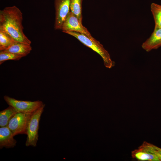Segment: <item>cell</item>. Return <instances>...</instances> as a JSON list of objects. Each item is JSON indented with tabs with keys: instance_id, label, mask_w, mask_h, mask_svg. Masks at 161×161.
<instances>
[{
	"instance_id": "30bf717a",
	"label": "cell",
	"mask_w": 161,
	"mask_h": 161,
	"mask_svg": "<svg viewBox=\"0 0 161 161\" xmlns=\"http://www.w3.org/2000/svg\"><path fill=\"white\" fill-rule=\"evenodd\" d=\"M32 49L30 45L15 41L3 51H7L25 57L30 53Z\"/></svg>"
},
{
	"instance_id": "ba28073f",
	"label": "cell",
	"mask_w": 161,
	"mask_h": 161,
	"mask_svg": "<svg viewBox=\"0 0 161 161\" xmlns=\"http://www.w3.org/2000/svg\"><path fill=\"white\" fill-rule=\"evenodd\" d=\"M142 48L149 52L161 47V28L154 27L150 37L142 45Z\"/></svg>"
},
{
	"instance_id": "9a60e30c",
	"label": "cell",
	"mask_w": 161,
	"mask_h": 161,
	"mask_svg": "<svg viewBox=\"0 0 161 161\" xmlns=\"http://www.w3.org/2000/svg\"><path fill=\"white\" fill-rule=\"evenodd\" d=\"M151 10L154 21V27L161 28V5L152 3Z\"/></svg>"
},
{
	"instance_id": "e0dca14e",
	"label": "cell",
	"mask_w": 161,
	"mask_h": 161,
	"mask_svg": "<svg viewBox=\"0 0 161 161\" xmlns=\"http://www.w3.org/2000/svg\"><path fill=\"white\" fill-rule=\"evenodd\" d=\"M23 57L20 55L4 51L0 52V64H1L6 61L13 60L18 61Z\"/></svg>"
},
{
	"instance_id": "52a82bcc",
	"label": "cell",
	"mask_w": 161,
	"mask_h": 161,
	"mask_svg": "<svg viewBox=\"0 0 161 161\" xmlns=\"http://www.w3.org/2000/svg\"><path fill=\"white\" fill-rule=\"evenodd\" d=\"M61 30L63 32H75L92 37L87 29L80 22L77 17L70 11L62 25Z\"/></svg>"
},
{
	"instance_id": "6da1fadb",
	"label": "cell",
	"mask_w": 161,
	"mask_h": 161,
	"mask_svg": "<svg viewBox=\"0 0 161 161\" xmlns=\"http://www.w3.org/2000/svg\"><path fill=\"white\" fill-rule=\"evenodd\" d=\"M22 13L15 6L7 7L0 11V30L16 41L30 45L31 41L23 32Z\"/></svg>"
},
{
	"instance_id": "5b68a950",
	"label": "cell",
	"mask_w": 161,
	"mask_h": 161,
	"mask_svg": "<svg viewBox=\"0 0 161 161\" xmlns=\"http://www.w3.org/2000/svg\"><path fill=\"white\" fill-rule=\"evenodd\" d=\"M4 99L9 106L14 107L18 112L33 113L43 104L39 100L33 101L18 100L7 95L4 96Z\"/></svg>"
},
{
	"instance_id": "5bb4252c",
	"label": "cell",
	"mask_w": 161,
	"mask_h": 161,
	"mask_svg": "<svg viewBox=\"0 0 161 161\" xmlns=\"http://www.w3.org/2000/svg\"><path fill=\"white\" fill-rule=\"evenodd\" d=\"M16 41L4 31L0 30V51H3Z\"/></svg>"
},
{
	"instance_id": "8fae6325",
	"label": "cell",
	"mask_w": 161,
	"mask_h": 161,
	"mask_svg": "<svg viewBox=\"0 0 161 161\" xmlns=\"http://www.w3.org/2000/svg\"><path fill=\"white\" fill-rule=\"evenodd\" d=\"M131 155L133 158L141 161H160L158 157L156 155L149 153L143 149L138 148L132 151Z\"/></svg>"
},
{
	"instance_id": "277c9868",
	"label": "cell",
	"mask_w": 161,
	"mask_h": 161,
	"mask_svg": "<svg viewBox=\"0 0 161 161\" xmlns=\"http://www.w3.org/2000/svg\"><path fill=\"white\" fill-rule=\"evenodd\" d=\"M32 114L18 112L10 119L7 126L14 136L27 134L28 124Z\"/></svg>"
},
{
	"instance_id": "8992f818",
	"label": "cell",
	"mask_w": 161,
	"mask_h": 161,
	"mask_svg": "<svg viewBox=\"0 0 161 161\" xmlns=\"http://www.w3.org/2000/svg\"><path fill=\"white\" fill-rule=\"evenodd\" d=\"M71 0H55V19L54 28L61 30L62 25L70 11Z\"/></svg>"
},
{
	"instance_id": "4fadbf2b",
	"label": "cell",
	"mask_w": 161,
	"mask_h": 161,
	"mask_svg": "<svg viewBox=\"0 0 161 161\" xmlns=\"http://www.w3.org/2000/svg\"><path fill=\"white\" fill-rule=\"evenodd\" d=\"M83 0H71L70 11L77 17L82 24V3Z\"/></svg>"
},
{
	"instance_id": "2e32d148",
	"label": "cell",
	"mask_w": 161,
	"mask_h": 161,
	"mask_svg": "<svg viewBox=\"0 0 161 161\" xmlns=\"http://www.w3.org/2000/svg\"><path fill=\"white\" fill-rule=\"evenodd\" d=\"M139 147L149 153L156 155L161 161V148L146 141H144Z\"/></svg>"
},
{
	"instance_id": "3957f363",
	"label": "cell",
	"mask_w": 161,
	"mask_h": 161,
	"mask_svg": "<svg viewBox=\"0 0 161 161\" xmlns=\"http://www.w3.org/2000/svg\"><path fill=\"white\" fill-rule=\"evenodd\" d=\"M45 106L43 103L32 114L29 120L27 129V137L25 142V145L27 147H35L37 146L40 121Z\"/></svg>"
},
{
	"instance_id": "7a4b0ae2",
	"label": "cell",
	"mask_w": 161,
	"mask_h": 161,
	"mask_svg": "<svg viewBox=\"0 0 161 161\" xmlns=\"http://www.w3.org/2000/svg\"><path fill=\"white\" fill-rule=\"evenodd\" d=\"M77 38L86 46L97 53L102 58L105 67L110 69L114 66L115 63L113 61L108 52L100 42L93 37H90L80 33L71 31H63Z\"/></svg>"
},
{
	"instance_id": "7c38bea8",
	"label": "cell",
	"mask_w": 161,
	"mask_h": 161,
	"mask_svg": "<svg viewBox=\"0 0 161 161\" xmlns=\"http://www.w3.org/2000/svg\"><path fill=\"white\" fill-rule=\"evenodd\" d=\"M18 112L14 107L10 106L0 112V126H7L12 117Z\"/></svg>"
},
{
	"instance_id": "9c48e42d",
	"label": "cell",
	"mask_w": 161,
	"mask_h": 161,
	"mask_svg": "<svg viewBox=\"0 0 161 161\" xmlns=\"http://www.w3.org/2000/svg\"><path fill=\"white\" fill-rule=\"evenodd\" d=\"M7 126L0 128V148H11L16 145V140Z\"/></svg>"
}]
</instances>
